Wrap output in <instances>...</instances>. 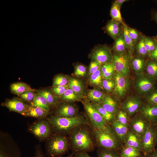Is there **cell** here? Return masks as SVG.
<instances>
[{
  "mask_svg": "<svg viewBox=\"0 0 157 157\" xmlns=\"http://www.w3.org/2000/svg\"><path fill=\"white\" fill-rule=\"evenodd\" d=\"M156 146L157 147V124L155 125Z\"/></svg>",
  "mask_w": 157,
  "mask_h": 157,
  "instance_id": "cell-56",
  "label": "cell"
},
{
  "mask_svg": "<svg viewBox=\"0 0 157 157\" xmlns=\"http://www.w3.org/2000/svg\"><path fill=\"white\" fill-rule=\"evenodd\" d=\"M99 104L110 113L115 116L118 111L117 104L116 101L109 95H106Z\"/></svg>",
  "mask_w": 157,
  "mask_h": 157,
  "instance_id": "cell-21",
  "label": "cell"
},
{
  "mask_svg": "<svg viewBox=\"0 0 157 157\" xmlns=\"http://www.w3.org/2000/svg\"><path fill=\"white\" fill-rule=\"evenodd\" d=\"M91 103L94 108L108 124H110L115 119V115L107 111L99 104L94 103Z\"/></svg>",
  "mask_w": 157,
  "mask_h": 157,
  "instance_id": "cell-33",
  "label": "cell"
},
{
  "mask_svg": "<svg viewBox=\"0 0 157 157\" xmlns=\"http://www.w3.org/2000/svg\"><path fill=\"white\" fill-rule=\"evenodd\" d=\"M151 125L143 117L137 113L130 119L129 130L141 139L147 129Z\"/></svg>",
  "mask_w": 157,
  "mask_h": 157,
  "instance_id": "cell-10",
  "label": "cell"
},
{
  "mask_svg": "<svg viewBox=\"0 0 157 157\" xmlns=\"http://www.w3.org/2000/svg\"><path fill=\"white\" fill-rule=\"evenodd\" d=\"M35 91H28L18 96L24 102L31 104L34 99L36 94Z\"/></svg>",
  "mask_w": 157,
  "mask_h": 157,
  "instance_id": "cell-44",
  "label": "cell"
},
{
  "mask_svg": "<svg viewBox=\"0 0 157 157\" xmlns=\"http://www.w3.org/2000/svg\"><path fill=\"white\" fill-rule=\"evenodd\" d=\"M152 18L157 24V10H153L151 12Z\"/></svg>",
  "mask_w": 157,
  "mask_h": 157,
  "instance_id": "cell-55",
  "label": "cell"
},
{
  "mask_svg": "<svg viewBox=\"0 0 157 157\" xmlns=\"http://www.w3.org/2000/svg\"><path fill=\"white\" fill-rule=\"evenodd\" d=\"M49 114V111L45 110L38 107L31 105L29 110L22 115L39 119H43Z\"/></svg>",
  "mask_w": 157,
  "mask_h": 157,
  "instance_id": "cell-23",
  "label": "cell"
},
{
  "mask_svg": "<svg viewBox=\"0 0 157 157\" xmlns=\"http://www.w3.org/2000/svg\"><path fill=\"white\" fill-rule=\"evenodd\" d=\"M143 103V101L139 97L131 96L123 102L121 108L125 111L131 118L138 112Z\"/></svg>",
  "mask_w": 157,
  "mask_h": 157,
  "instance_id": "cell-12",
  "label": "cell"
},
{
  "mask_svg": "<svg viewBox=\"0 0 157 157\" xmlns=\"http://www.w3.org/2000/svg\"><path fill=\"white\" fill-rule=\"evenodd\" d=\"M35 149L34 155L33 157H45L44 155L39 146H37L35 147Z\"/></svg>",
  "mask_w": 157,
  "mask_h": 157,
  "instance_id": "cell-50",
  "label": "cell"
},
{
  "mask_svg": "<svg viewBox=\"0 0 157 157\" xmlns=\"http://www.w3.org/2000/svg\"><path fill=\"white\" fill-rule=\"evenodd\" d=\"M157 124V123L156 124Z\"/></svg>",
  "mask_w": 157,
  "mask_h": 157,
  "instance_id": "cell-59",
  "label": "cell"
},
{
  "mask_svg": "<svg viewBox=\"0 0 157 157\" xmlns=\"http://www.w3.org/2000/svg\"><path fill=\"white\" fill-rule=\"evenodd\" d=\"M31 105L38 107L47 111H49L51 107L43 96L37 93Z\"/></svg>",
  "mask_w": 157,
  "mask_h": 157,
  "instance_id": "cell-32",
  "label": "cell"
},
{
  "mask_svg": "<svg viewBox=\"0 0 157 157\" xmlns=\"http://www.w3.org/2000/svg\"><path fill=\"white\" fill-rule=\"evenodd\" d=\"M63 102L58 106L54 115L60 117H71L78 114V109L76 105L72 102Z\"/></svg>",
  "mask_w": 157,
  "mask_h": 157,
  "instance_id": "cell-15",
  "label": "cell"
},
{
  "mask_svg": "<svg viewBox=\"0 0 157 157\" xmlns=\"http://www.w3.org/2000/svg\"><path fill=\"white\" fill-rule=\"evenodd\" d=\"M69 78L61 74L56 76L53 78L52 87L68 85Z\"/></svg>",
  "mask_w": 157,
  "mask_h": 157,
  "instance_id": "cell-39",
  "label": "cell"
},
{
  "mask_svg": "<svg viewBox=\"0 0 157 157\" xmlns=\"http://www.w3.org/2000/svg\"><path fill=\"white\" fill-rule=\"evenodd\" d=\"M35 91L43 96L51 107L57 106L59 104V96L53 94L50 89L35 90Z\"/></svg>",
  "mask_w": 157,
  "mask_h": 157,
  "instance_id": "cell-22",
  "label": "cell"
},
{
  "mask_svg": "<svg viewBox=\"0 0 157 157\" xmlns=\"http://www.w3.org/2000/svg\"><path fill=\"white\" fill-rule=\"evenodd\" d=\"M87 74L86 67L83 65L77 64L75 66L74 75L78 77H83Z\"/></svg>",
  "mask_w": 157,
  "mask_h": 157,
  "instance_id": "cell-46",
  "label": "cell"
},
{
  "mask_svg": "<svg viewBox=\"0 0 157 157\" xmlns=\"http://www.w3.org/2000/svg\"><path fill=\"white\" fill-rule=\"evenodd\" d=\"M120 152L122 157H141L143 155L140 150L125 145H123Z\"/></svg>",
  "mask_w": 157,
  "mask_h": 157,
  "instance_id": "cell-29",
  "label": "cell"
},
{
  "mask_svg": "<svg viewBox=\"0 0 157 157\" xmlns=\"http://www.w3.org/2000/svg\"><path fill=\"white\" fill-rule=\"evenodd\" d=\"M144 36L141 35L135 45V48L138 55L143 58H148V53L144 46Z\"/></svg>",
  "mask_w": 157,
  "mask_h": 157,
  "instance_id": "cell-42",
  "label": "cell"
},
{
  "mask_svg": "<svg viewBox=\"0 0 157 157\" xmlns=\"http://www.w3.org/2000/svg\"><path fill=\"white\" fill-rule=\"evenodd\" d=\"M154 37L157 42V35H156L155 36H154Z\"/></svg>",
  "mask_w": 157,
  "mask_h": 157,
  "instance_id": "cell-57",
  "label": "cell"
},
{
  "mask_svg": "<svg viewBox=\"0 0 157 157\" xmlns=\"http://www.w3.org/2000/svg\"><path fill=\"white\" fill-rule=\"evenodd\" d=\"M72 157H92L90 156L87 152H81L75 154Z\"/></svg>",
  "mask_w": 157,
  "mask_h": 157,
  "instance_id": "cell-52",
  "label": "cell"
},
{
  "mask_svg": "<svg viewBox=\"0 0 157 157\" xmlns=\"http://www.w3.org/2000/svg\"><path fill=\"white\" fill-rule=\"evenodd\" d=\"M141 157H157V148L152 152L146 155L143 154Z\"/></svg>",
  "mask_w": 157,
  "mask_h": 157,
  "instance_id": "cell-53",
  "label": "cell"
},
{
  "mask_svg": "<svg viewBox=\"0 0 157 157\" xmlns=\"http://www.w3.org/2000/svg\"><path fill=\"white\" fill-rule=\"evenodd\" d=\"M124 145L137 148L142 151V139L129 130Z\"/></svg>",
  "mask_w": 157,
  "mask_h": 157,
  "instance_id": "cell-25",
  "label": "cell"
},
{
  "mask_svg": "<svg viewBox=\"0 0 157 157\" xmlns=\"http://www.w3.org/2000/svg\"><path fill=\"white\" fill-rule=\"evenodd\" d=\"M145 70L148 74L157 80V60L149 58Z\"/></svg>",
  "mask_w": 157,
  "mask_h": 157,
  "instance_id": "cell-34",
  "label": "cell"
},
{
  "mask_svg": "<svg viewBox=\"0 0 157 157\" xmlns=\"http://www.w3.org/2000/svg\"><path fill=\"white\" fill-rule=\"evenodd\" d=\"M157 80L146 72L136 75L133 83L135 89L139 96H144L156 87Z\"/></svg>",
  "mask_w": 157,
  "mask_h": 157,
  "instance_id": "cell-5",
  "label": "cell"
},
{
  "mask_svg": "<svg viewBox=\"0 0 157 157\" xmlns=\"http://www.w3.org/2000/svg\"><path fill=\"white\" fill-rule=\"evenodd\" d=\"M103 65L99 62L91 60L89 66L88 74V77L97 70L101 68Z\"/></svg>",
  "mask_w": 157,
  "mask_h": 157,
  "instance_id": "cell-47",
  "label": "cell"
},
{
  "mask_svg": "<svg viewBox=\"0 0 157 157\" xmlns=\"http://www.w3.org/2000/svg\"><path fill=\"white\" fill-rule=\"evenodd\" d=\"M68 88V85L56 86L52 87L50 90L55 95L59 96L63 94Z\"/></svg>",
  "mask_w": 157,
  "mask_h": 157,
  "instance_id": "cell-49",
  "label": "cell"
},
{
  "mask_svg": "<svg viewBox=\"0 0 157 157\" xmlns=\"http://www.w3.org/2000/svg\"><path fill=\"white\" fill-rule=\"evenodd\" d=\"M0 157H22L19 149L15 146L1 144Z\"/></svg>",
  "mask_w": 157,
  "mask_h": 157,
  "instance_id": "cell-19",
  "label": "cell"
},
{
  "mask_svg": "<svg viewBox=\"0 0 157 157\" xmlns=\"http://www.w3.org/2000/svg\"><path fill=\"white\" fill-rule=\"evenodd\" d=\"M106 95L100 89L98 88L89 90L86 94L88 100L91 103L97 104H100Z\"/></svg>",
  "mask_w": 157,
  "mask_h": 157,
  "instance_id": "cell-24",
  "label": "cell"
},
{
  "mask_svg": "<svg viewBox=\"0 0 157 157\" xmlns=\"http://www.w3.org/2000/svg\"><path fill=\"white\" fill-rule=\"evenodd\" d=\"M130 55L126 52L112 55L111 63L115 71L126 77L130 74Z\"/></svg>",
  "mask_w": 157,
  "mask_h": 157,
  "instance_id": "cell-7",
  "label": "cell"
},
{
  "mask_svg": "<svg viewBox=\"0 0 157 157\" xmlns=\"http://www.w3.org/2000/svg\"><path fill=\"white\" fill-rule=\"evenodd\" d=\"M130 119V117L125 111L121 108L118 110L115 119L119 122L128 126Z\"/></svg>",
  "mask_w": 157,
  "mask_h": 157,
  "instance_id": "cell-43",
  "label": "cell"
},
{
  "mask_svg": "<svg viewBox=\"0 0 157 157\" xmlns=\"http://www.w3.org/2000/svg\"><path fill=\"white\" fill-rule=\"evenodd\" d=\"M149 58L157 60V42L155 47L152 53L149 56Z\"/></svg>",
  "mask_w": 157,
  "mask_h": 157,
  "instance_id": "cell-51",
  "label": "cell"
},
{
  "mask_svg": "<svg viewBox=\"0 0 157 157\" xmlns=\"http://www.w3.org/2000/svg\"><path fill=\"white\" fill-rule=\"evenodd\" d=\"M144 42L145 47L148 53L149 58L155 47L156 41L154 36L150 37L144 36Z\"/></svg>",
  "mask_w": 157,
  "mask_h": 157,
  "instance_id": "cell-40",
  "label": "cell"
},
{
  "mask_svg": "<svg viewBox=\"0 0 157 157\" xmlns=\"http://www.w3.org/2000/svg\"><path fill=\"white\" fill-rule=\"evenodd\" d=\"M142 115L153 125L157 123V105L144 103L137 113Z\"/></svg>",
  "mask_w": 157,
  "mask_h": 157,
  "instance_id": "cell-16",
  "label": "cell"
},
{
  "mask_svg": "<svg viewBox=\"0 0 157 157\" xmlns=\"http://www.w3.org/2000/svg\"><path fill=\"white\" fill-rule=\"evenodd\" d=\"M115 85V81L114 78L104 79L102 82L103 90L106 92H110L114 90Z\"/></svg>",
  "mask_w": 157,
  "mask_h": 157,
  "instance_id": "cell-45",
  "label": "cell"
},
{
  "mask_svg": "<svg viewBox=\"0 0 157 157\" xmlns=\"http://www.w3.org/2000/svg\"><path fill=\"white\" fill-rule=\"evenodd\" d=\"M112 49L115 53L126 52L128 50L124 41L123 32L115 40Z\"/></svg>",
  "mask_w": 157,
  "mask_h": 157,
  "instance_id": "cell-31",
  "label": "cell"
},
{
  "mask_svg": "<svg viewBox=\"0 0 157 157\" xmlns=\"http://www.w3.org/2000/svg\"><path fill=\"white\" fill-rule=\"evenodd\" d=\"M120 157H121V156H120Z\"/></svg>",
  "mask_w": 157,
  "mask_h": 157,
  "instance_id": "cell-60",
  "label": "cell"
},
{
  "mask_svg": "<svg viewBox=\"0 0 157 157\" xmlns=\"http://www.w3.org/2000/svg\"><path fill=\"white\" fill-rule=\"evenodd\" d=\"M122 24L124 41L127 47L128 51L131 54L133 52L135 45L129 35L127 30L128 26L124 23Z\"/></svg>",
  "mask_w": 157,
  "mask_h": 157,
  "instance_id": "cell-35",
  "label": "cell"
},
{
  "mask_svg": "<svg viewBox=\"0 0 157 157\" xmlns=\"http://www.w3.org/2000/svg\"><path fill=\"white\" fill-rule=\"evenodd\" d=\"M101 71L103 78L105 79L112 78L115 73V71L111 63L103 65Z\"/></svg>",
  "mask_w": 157,
  "mask_h": 157,
  "instance_id": "cell-36",
  "label": "cell"
},
{
  "mask_svg": "<svg viewBox=\"0 0 157 157\" xmlns=\"http://www.w3.org/2000/svg\"><path fill=\"white\" fill-rule=\"evenodd\" d=\"M101 69L96 71L88 77L87 83L90 85L94 88L103 90L102 82L104 78L102 76Z\"/></svg>",
  "mask_w": 157,
  "mask_h": 157,
  "instance_id": "cell-26",
  "label": "cell"
},
{
  "mask_svg": "<svg viewBox=\"0 0 157 157\" xmlns=\"http://www.w3.org/2000/svg\"><path fill=\"white\" fill-rule=\"evenodd\" d=\"M59 97L60 101L67 102L81 101L83 97L79 95L69 88L63 94Z\"/></svg>",
  "mask_w": 157,
  "mask_h": 157,
  "instance_id": "cell-27",
  "label": "cell"
},
{
  "mask_svg": "<svg viewBox=\"0 0 157 157\" xmlns=\"http://www.w3.org/2000/svg\"><path fill=\"white\" fill-rule=\"evenodd\" d=\"M88 56L91 60L97 61L102 65L111 63L112 59V54L109 48L100 44L94 47Z\"/></svg>",
  "mask_w": 157,
  "mask_h": 157,
  "instance_id": "cell-9",
  "label": "cell"
},
{
  "mask_svg": "<svg viewBox=\"0 0 157 157\" xmlns=\"http://www.w3.org/2000/svg\"><path fill=\"white\" fill-rule=\"evenodd\" d=\"M69 135L70 147L74 153L92 151L94 148L92 135L85 126L76 127Z\"/></svg>",
  "mask_w": 157,
  "mask_h": 157,
  "instance_id": "cell-1",
  "label": "cell"
},
{
  "mask_svg": "<svg viewBox=\"0 0 157 157\" xmlns=\"http://www.w3.org/2000/svg\"><path fill=\"white\" fill-rule=\"evenodd\" d=\"M110 13L112 19L122 24L124 23L122 21L120 9L114 2L112 4Z\"/></svg>",
  "mask_w": 157,
  "mask_h": 157,
  "instance_id": "cell-37",
  "label": "cell"
},
{
  "mask_svg": "<svg viewBox=\"0 0 157 157\" xmlns=\"http://www.w3.org/2000/svg\"><path fill=\"white\" fill-rule=\"evenodd\" d=\"M120 150L99 149L97 151V157H120Z\"/></svg>",
  "mask_w": 157,
  "mask_h": 157,
  "instance_id": "cell-38",
  "label": "cell"
},
{
  "mask_svg": "<svg viewBox=\"0 0 157 157\" xmlns=\"http://www.w3.org/2000/svg\"><path fill=\"white\" fill-rule=\"evenodd\" d=\"M89 121L94 129L101 130L109 124L88 100L81 101Z\"/></svg>",
  "mask_w": 157,
  "mask_h": 157,
  "instance_id": "cell-6",
  "label": "cell"
},
{
  "mask_svg": "<svg viewBox=\"0 0 157 157\" xmlns=\"http://www.w3.org/2000/svg\"><path fill=\"white\" fill-rule=\"evenodd\" d=\"M144 103L157 105V88L156 87L144 96Z\"/></svg>",
  "mask_w": 157,
  "mask_h": 157,
  "instance_id": "cell-41",
  "label": "cell"
},
{
  "mask_svg": "<svg viewBox=\"0 0 157 157\" xmlns=\"http://www.w3.org/2000/svg\"><path fill=\"white\" fill-rule=\"evenodd\" d=\"M68 88L79 95L84 97L85 93L84 86L82 81L74 78H69Z\"/></svg>",
  "mask_w": 157,
  "mask_h": 157,
  "instance_id": "cell-28",
  "label": "cell"
},
{
  "mask_svg": "<svg viewBox=\"0 0 157 157\" xmlns=\"http://www.w3.org/2000/svg\"><path fill=\"white\" fill-rule=\"evenodd\" d=\"M55 133L69 134L73 129L79 126L88 125L89 122L83 116L77 114L71 117H60L52 115L47 119Z\"/></svg>",
  "mask_w": 157,
  "mask_h": 157,
  "instance_id": "cell-2",
  "label": "cell"
},
{
  "mask_svg": "<svg viewBox=\"0 0 157 157\" xmlns=\"http://www.w3.org/2000/svg\"><path fill=\"white\" fill-rule=\"evenodd\" d=\"M142 152L146 155L153 151L156 146L155 126L151 125L142 138Z\"/></svg>",
  "mask_w": 157,
  "mask_h": 157,
  "instance_id": "cell-11",
  "label": "cell"
},
{
  "mask_svg": "<svg viewBox=\"0 0 157 157\" xmlns=\"http://www.w3.org/2000/svg\"><path fill=\"white\" fill-rule=\"evenodd\" d=\"M10 88L12 93L17 95L26 91H35L28 85L22 82L13 83L10 85Z\"/></svg>",
  "mask_w": 157,
  "mask_h": 157,
  "instance_id": "cell-30",
  "label": "cell"
},
{
  "mask_svg": "<svg viewBox=\"0 0 157 157\" xmlns=\"http://www.w3.org/2000/svg\"><path fill=\"white\" fill-rule=\"evenodd\" d=\"M115 83L114 91L119 98H122L127 93L130 86V83L127 77L124 76L115 72L113 77Z\"/></svg>",
  "mask_w": 157,
  "mask_h": 157,
  "instance_id": "cell-14",
  "label": "cell"
},
{
  "mask_svg": "<svg viewBox=\"0 0 157 157\" xmlns=\"http://www.w3.org/2000/svg\"><path fill=\"white\" fill-rule=\"evenodd\" d=\"M29 131L40 141L47 140L53 131L49 121L43 119L32 123L29 127Z\"/></svg>",
  "mask_w": 157,
  "mask_h": 157,
  "instance_id": "cell-8",
  "label": "cell"
},
{
  "mask_svg": "<svg viewBox=\"0 0 157 157\" xmlns=\"http://www.w3.org/2000/svg\"><path fill=\"white\" fill-rule=\"evenodd\" d=\"M104 29L115 41L123 32V31L122 24L112 19L108 22Z\"/></svg>",
  "mask_w": 157,
  "mask_h": 157,
  "instance_id": "cell-18",
  "label": "cell"
},
{
  "mask_svg": "<svg viewBox=\"0 0 157 157\" xmlns=\"http://www.w3.org/2000/svg\"><path fill=\"white\" fill-rule=\"evenodd\" d=\"M93 133L99 149L120 150L123 146L109 125L101 130L94 129Z\"/></svg>",
  "mask_w": 157,
  "mask_h": 157,
  "instance_id": "cell-3",
  "label": "cell"
},
{
  "mask_svg": "<svg viewBox=\"0 0 157 157\" xmlns=\"http://www.w3.org/2000/svg\"><path fill=\"white\" fill-rule=\"evenodd\" d=\"M147 62L144 58L138 55L130 58V66L134 72L137 75L144 72Z\"/></svg>",
  "mask_w": 157,
  "mask_h": 157,
  "instance_id": "cell-20",
  "label": "cell"
},
{
  "mask_svg": "<svg viewBox=\"0 0 157 157\" xmlns=\"http://www.w3.org/2000/svg\"><path fill=\"white\" fill-rule=\"evenodd\" d=\"M72 156H73L72 155L69 156H66V157H72Z\"/></svg>",
  "mask_w": 157,
  "mask_h": 157,
  "instance_id": "cell-58",
  "label": "cell"
},
{
  "mask_svg": "<svg viewBox=\"0 0 157 157\" xmlns=\"http://www.w3.org/2000/svg\"><path fill=\"white\" fill-rule=\"evenodd\" d=\"M111 126L122 144H125L128 132V126L124 125L116 119L110 124Z\"/></svg>",
  "mask_w": 157,
  "mask_h": 157,
  "instance_id": "cell-17",
  "label": "cell"
},
{
  "mask_svg": "<svg viewBox=\"0 0 157 157\" xmlns=\"http://www.w3.org/2000/svg\"><path fill=\"white\" fill-rule=\"evenodd\" d=\"M127 0H116L114 2L118 7L120 9L123 3L125 2L128 1Z\"/></svg>",
  "mask_w": 157,
  "mask_h": 157,
  "instance_id": "cell-54",
  "label": "cell"
},
{
  "mask_svg": "<svg viewBox=\"0 0 157 157\" xmlns=\"http://www.w3.org/2000/svg\"><path fill=\"white\" fill-rule=\"evenodd\" d=\"M1 105L7 108L11 111L21 115L27 111L31 106V105L25 103L22 99L15 97L6 100L2 103Z\"/></svg>",
  "mask_w": 157,
  "mask_h": 157,
  "instance_id": "cell-13",
  "label": "cell"
},
{
  "mask_svg": "<svg viewBox=\"0 0 157 157\" xmlns=\"http://www.w3.org/2000/svg\"><path fill=\"white\" fill-rule=\"evenodd\" d=\"M127 30L129 35L136 45L140 39L141 36L139 33L136 29L127 26Z\"/></svg>",
  "mask_w": 157,
  "mask_h": 157,
  "instance_id": "cell-48",
  "label": "cell"
},
{
  "mask_svg": "<svg viewBox=\"0 0 157 157\" xmlns=\"http://www.w3.org/2000/svg\"><path fill=\"white\" fill-rule=\"evenodd\" d=\"M47 142L46 154L49 157H61L70 147L69 140L64 134H52Z\"/></svg>",
  "mask_w": 157,
  "mask_h": 157,
  "instance_id": "cell-4",
  "label": "cell"
}]
</instances>
